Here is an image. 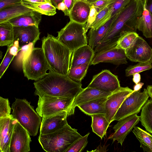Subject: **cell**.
Listing matches in <instances>:
<instances>
[{"mask_svg": "<svg viewBox=\"0 0 152 152\" xmlns=\"http://www.w3.org/2000/svg\"><path fill=\"white\" fill-rule=\"evenodd\" d=\"M144 5L143 0H131L116 16L107 33L94 49L95 53L115 47L120 37L125 33L136 32Z\"/></svg>", "mask_w": 152, "mask_h": 152, "instance_id": "obj_1", "label": "cell"}, {"mask_svg": "<svg viewBox=\"0 0 152 152\" xmlns=\"http://www.w3.org/2000/svg\"><path fill=\"white\" fill-rule=\"evenodd\" d=\"M34 94L61 97L74 98L82 90V84L75 82L67 76L49 70L48 74L34 83Z\"/></svg>", "mask_w": 152, "mask_h": 152, "instance_id": "obj_2", "label": "cell"}, {"mask_svg": "<svg viewBox=\"0 0 152 152\" xmlns=\"http://www.w3.org/2000/svg\"><path fill=\"white\" fill-rule=\"evenodd\" d=\"M42 41V48L50 70L67 76L72 52L56 37L49 34L46 37H44Z\"/></svg>", "mask_w": 152, "mask_h": 152, "instance_id": "obj_3", "label": "cell"}, {"mask_svg": "<svg viewBox=\"0 0 152 152\" xmlns=\"http://www.w3.org/2000/svg\"><path fill=\"white\" fill-rule=\"evenodd\" d=\"M81 136L77 130L68 124L53 133L39 135V142L43 149L47 152H65Z\"/></svg>", "mask_w": 152, "mask_h": 152, "instance_id": "obj_4", "label": "cell"}, {"mask_svg": "<svg viewBox=\"0 0 152 152\" xmlns=\"http://www.w3.org/2000/svg\"><path fill=\"white\" fill-rule=\"evenodd\" d=\"M12 115L32 136H36L40 126L42 117L26 99L15 98L12 105Z\"/></svg>", "mask_w": 152, "mask_h": 152, "instance_id": "obj_5", "label": "cell"}, {"mask_svg": "<svg viewBox=\"0 0 152 152\" xmlns=\"http://www.w3.org/2000/svg\"><path fill=\"white\" fill-rule=\"evenodd\" d=\"M22 67L24 76L36 81L45 77L50 70L42 48H34L24 58Z\"/></svg>", "mask_w": 152, "mask_h": 152, "instance_id": "obj_6", "label": "cell"}, {"mask_svg": "<svg viewBox=\"0 0 152 152\" xmlns=\"http://www.w3.org/2000/svg\"><path fill=\"white\" fill-rule=\"evenodd\" d=\"M86 24L70 20L58 32L57 39L73 52L77 48L88 45Z\"/></svg>", "mask_w": 152, "mask_h": 152, "instance_id": "obj_7", "label": "cell"}, {"mask_svg": "<svg viewBox=\"0 0 152 152\" xmlns=\"http://www.w3.org/2000/svg\"><path fill=\"white\" fill-rule=\"evenodd\" d=\"M74 98L46 95L39 96L36 112L42 118L63 111L68 112L71 115L70 108Z\"/></svg>", "mask_w": 152, "mask_h": 152, "instance_id": "obj_8", "label": "cell"}, {"mask_svg": "<svg viewBox=\"0 0 152 152\" xmlns=\"http://www.w3.org/2000/svg\"><path fill=\"white\" fill-rule=\"evenodd\" d=\"M147 89L133 91L124 100L116 113L114 120L118 121L127 116L138 113L148 101Z\"/></svg>", "mask_w": 152, "mask_h": 152, "instance_id": "obj_9", "label": "cell"}, {"mask_svg": "<svg viewBox=\"0 0 152 152\" xmlns=\"http://www.w3.org/2000/svg\"><path fill=\"white\" fill-rule=\"evenodd\" d=\"M88 87L111 93L121 87L118 76L104 69L94 75Z\"/></svg>", "mask_w": 152, "mask_h": 152, "instance_id": "obj_10", "label": "cell"}, {"mask_svg": "<svg viewBox=\"0 0 152 152\" xmlns=\"http://www.w3.org/2000/svg\"><path fill=\"white\" fill-rule=\"evenodd\" d=\"M133 91L128 87H121L107 96L105 104V117L110 124L114 121V116L124 100Z\"/></svg>", "mask_w": 152, "mask_h": 152, "instance_id": "obj_11", "label": "cell"}, {"mask_svg": "<svg viewBox=\"0 0 152 152\" xmlns=\"http://www.w3.org/2000/svg\"><path fill=\"white\" fill-rule=\"evenodd\" d=\"M125 52L127 58L131 61L145 62L150 61L152 55V48L139 36L131 46L125 50Z\"/></svg>", "mask_w": 152, "mask_h": 152, "instance_id": "obj_12", "label": "cell"}, {"mask_svg": "<svg viewBox=\"0 0 152 152\" xmlns=\"http://www.w3.org/2000/svg\"><path fill=\"white\" fill-rule=\"evenodd\" d=\"M27 131L17 121L15 124L10 145V152H28L31 142Z\"/></svg>", "mask_w": 152, "mask_h": 152, "instance_id": "obj_13", "label": "cell"}, {"mask_svg": "<svg viewBox=\"0 0 152 152\" xmlns=\"http://www.w3.org/2000/svg\"><path fill=\"white\" fill-rule=\"evenodd\" d=\"M140 119V116L135 114L118 121L113 127L114 132L108 139L112 140L113 141H117L122 145L127 136L138 124Z\"/></svg>", "mask_w": 152, "mask_h": 152, "instance_id": "obj_14", "label": "cell"}, {"mask_svg": "<svg viewBox=\"0 0 152 152\" xmlns=\"http://www.w3.org/2000/svg\"><path fill=\"white\" fill-rule=\"evenodd\" d=\"M125 50L115 47L95 53L91 65L108 63L119 65L127 63Z\"/></svg>", "mask_w": 152, "mask_h": 152, "instance_id": "obj_15", "label": "cell"}, {"mask_svg": "<svg viewBox=\"0 0 152 152\" xmlns=\"http://www.w3.org/2000/svg\"><path fill=\"white\" fill-rule=\"evenodd\" d=\"M70 115L66 111H63L55 114L42 118L40 128L39 135L56 132L63 128L68 123L67 118Z\"/></svg>", "mask_w": 152, "mask_h": 152, "instance_id": "obj_16", "label": "cell"}, {"mask_svg": "<svg viewBox=\"0 0 152 152\" xmlns=\"http://www.w3.org/2000/svg\"><path fill=\"white\" fill-rule=\"evenodd\" d=\"M13 42L18 41L21 47L30 43H35L39 39L40 34L38 27L35 26H13Z\"/></svg>", "mask_w": 152, "mask_h": 152, "instance_id": "obj_17", "label": "cell"}, {"mask_svg": "<svg viewBox=\"0 0 152 152\" xmlns=\"http://www.w3.org/2000/svg\"><path fill=\"white\" fill-rule=\"evenodd\" d=\"M111 94L88 86L83 88L74 99L70 108L71 114H74L75 108L78 105L94 99L107 97Z\"/></svg>", "mask_w": 152, "mask_h": 152, "instance_id": "obj_18", "label": "cell"}, {"mask_svg": "<svg viewBox=\"0 0 152 152\" xmlns=\"http://www.w3.org/2000/svg\"><path fill=\"white\" fill-rule=\"evenodd\" d=\"M90 10V4L84 0L75 1L69 13L70 20L80 24H86Z\"/></svg>", "mask_w": 152, "mask_h": 152, "instance_id": "obj_19", "label": "cell"}, {"mask_svg": "<svg viewBox=\"0 0 152 152\" xmlns=\"http://www.w3.org/2000/svg\"><path fill=\"white\" fill-rule=\"evenodd\" d=\"M95 54L94 50L88 45L77 48L72 53L70 68L92 61Z\"/></svg>", "mask_w": 152, "mask_h": 152, "instance_id": "obj_20", "label": "cell"}, {"mask_svg": "<svg viewBox=\"0 0 152 152\" xmlns=\"http://www.w3.org/2000/svg\"><path fill=\"white\" fill-rule=\"evenodd\" d=\"M107 97L94 99L77 107L82 112L88 115H99L105 116V104Z\"/></svg>", "mask_w": 152, "mask_h": 152, "instance_id": "obj_21", "label": "cell"}, {"mask_svg": "<svg viewBox=\"0 0 152 152\" xmlns=\"http://www.w3.org/2000/svg\"><path fill=\"white\" fill-rule=\"evenodd\" d=\"M117 15L113 16L104 24L97 29H90L87 35L88 45L92 49L94 50L105 37L110 28L112 23Z\"/></svg>", "mask_w": 152, "mask_h": 152, "instance_id": "obj_22", "label": "cell"}, {"mask_svg": "<svg viewBox=\"0 0 152 152\" xmlns=\"http://www.w3.org/2000/svg\"><path fill=\"white\" fill-rule=\"evenodd\" d=\"M42 14L33 11L26 13L10 20L8 22L13 26L38 27L42 19Z\"/></svg>", "mask_w": 152, "mask_h": 152, "instance_id": "obj_23", "label": "cell"}, {"mask_svg": "<svg viewBox=\"0 0 152 152\" xmlns=\"http://www.w3.org/2000/svg\"><path fill=\"white\" fill-rule=\"evenodd\" d=\"M33 11L21 3L8 6L0 10V23L8 21L13 18Z\"/></svg>", "mask_w": 152, "mask_h": 152, "instance_id": "obj_24", "label": "cell"}, {"mask_svg": "<svg viewBox=\"0 0 152 152\" xmlns=\"http://www.w3.org/2000/svg\"><path fill=\"white\" fill-rule=\"evenodd\" d=\"M137 29L141 31L145 37L152 38V16L144 4L142 15L138 21Z\"/></svg>", "mask_w": 152, "mask_h": 152, "instance_id": "obj_25", "label": "cell"}, {"mask_svg": "<svg viewBox=\"0 0 152 152\" xmlns=\"http://www.w3.org/2000/svg\"><path fill=\"white\" fill-rule=\"evenodd\" d=\"M132 132L139 141L142 148L145 152H152V134L135 126Z\"/></svg>", "mask_w": 152, "mask_h": 152, "instance_id": "obj_26", "label": "cell"}, {"mask_svg": "<svg viewBox=\"0 0 152 152\" xmlns=\"http://www.w3.org/2000/svg\"><path fill=\"white\" fill-rule=\"evenodd\" d=\"M91 117L92 131L102 139L106 134L107 129L110 124L104 116L94 115H91Z\"/></svg>", "mask_w": 152, "mask_h": 152, "instance_id": "obj_27", "label": "cell"}, {"mask_svg": "<svg viewBox=\"0 0 152 152\" xmlns=\"http://www.w3.org/2000/svg\"><path fill=\"white\" fill-rule=\"evenodd\" d=\"M21 4L41 14L53 16L56 13V8L50 2L44 3H34L23 0Z\"/></svg>", "mask_w": 152, "mask_h": 152, "instance_id": "obj_28", "label": "cell"}, {"mask_svg": "<svg viewBox=\"0 0 152 152\" xmlns=\"http://www.w3.org/2000/svg\"><path fill=\"white\" fill-rule=\"evenodd\" d=\"M13 40L12 25L8 21L0 23V46L8 47Z\"/></svg>", "mask_w": 152, "mask_h": 152, "instance_id": "obj_29", "label": "cell"}, {"mask_svg": "<svg viewBox=\"0 0 152 152\" xmlns=\"http://www.w3.org/2000/svg\"><path fill=\"white\" fill-rule=\"evenodd\" d=\"M140 117L142 125L152 134V99L148 100L143 106Z\"/></svg>", "mask_w": 152, "mask_h": 152, "instance_id": "obj_30", "label": "cell"}, {"mask_svg": "<svg viewBox=\"0 0 152 152\" xmlns=\"http://www.w3.org/2000/svg\"><path fill=\"white\" fill-rule=\"evenodd\" d=\"M91 61L70 68L67 76L72 80L81 83L86 75L88 69Z\"/></svg>", "mask_w": 152, "mask_h": 152, "instance_id": "obj_31", "label": "cell"}, {"mask_svg": "<svg viewBox=\"0 0 152 152\" xmlns=\"http://www.w3.org/2000/svg\"><path fill=\"white\" fill-rule=\"evenodd\" d=\"M138 36L136 32H126L120 37L115 47L125 50L131 46Z\"/></svg>", "mask_w": 152, "mask_h": 152, "instance_id": "obj_32", "label": "cell"}, {"mask_svg": "<svg viewBox=\"0 0 152 152\" xmlns=\"http://www.w3.org/2000/svg\"><path fill=\"white\" fill-rule=\"evenodd\" d=\"M111 18L110 5L99 12L96 16L95 21L91 25V28L94 29H97L104 24Z\"/></svg>", "mask_w": 152, "mask_h": 152, "instance_id": "obj_33", "label": "cell"}, {"mask_svg": "<svg viewBox=\"0 0 152 152\" xmlns=\"http://www.w3.org/2000/svg\"><path fill=\"white\" fill-rule=\"evenodd\" d=\"M152 68V63L149 61L145 62H138V63L130 66L125 70V75L126 77H129L136 73L148 70Z\"/></svg>", "mask_w": 152, "mask_h": 152, "instance_id": "obj_34", "label": "cell"}, {"mask_svg": "<svg viewBox=\"0 0 152 152\" xmlns=\"http://www.w3.org/2000/svg\"><path fill=\"white\" fill-rule=\"evenodd\" d=\"M15 118L12 114L7 117L0 118V145L2 143L4 138L9 130L11 124Z\"/></svg>", "mask_w": 152, "mask_h": 152, "instance_id": "obj_35", "label": "cell"}, {"mask_svg": "<svg viewBox=\"0 0 152 152\" xmlns=\"http://www.w3.org/2000/svg\"><path fill=\"white\" fill-rule=\"evenodd\" d=\"M35 44L33 43H30L21 47V50L16 56L15 61L16 66L19 68L22 66V63L24 58L34 48Z\"/></svg>", "mask_w": 152, "mask_h": 152, "instance_id": "obj_36", "label": "cell"}, {"mask_svg": "<svg viewBox=\"0 0 152 152\" xmlns=\"http://www.w3.org/2000/svg\"><path fill=\"white\" fill-rule=\"evenodd\" d=\"M90 134L88 132L84 136H82L75 141L65 152H82L86 146L88 142V138Z\"/></svg>", "mask_w": 152, "mask_h": 152, "instance_id": "obj_37", "label": "cell"}, {"mask_svg": "<svg viewBox=\"0 0 152 152\" xmlns=\"http://www.w3.org/2000/svg\"><path fill=\"white\" fill-rule=\"evenodd\" d=\"M16 121L17 120L15 118L12 122L9 130L4 137L2 143L0 145L1 152H10V141L14 127Z\"/></svg>", "mask_w": 152, "mask_h": 152, "instance_id": "obj_38", "label": "cell"}, {"mask_svg": "<svg viewBox=\"0 0 152 152\" xmlns=\"http://www.w3.org/2000/svg\"><path fill=\"white\" fill-rule=\"evenodd\" d=\"M131 0H116L110 5L112 18L118 14L129 3Z\"/></svg>", "mask_w": 152, "mask_h": 152, "instance_id": "obj_39", "label": "cell"}, {"mask_svg": "<svg viewBox=\"0 0 152 152\" xmlns=\"http://www.w3.org/2000/svg\"><path fill=\"white\" fill-rule=\"evenodd\" d=\"M10 45L7 47L5 56L0 65V78H1L15 57L9 52Z\"/></svg>", "mask_w": 152, "mask_h": 152, "instance_id": "obj_40", "label": "cell"}, {"mask_svg": "<svg viewBox=\"0 0 152 152\" xmlns=\"http://www.w3.org/2000/svg\"><path fill=\"white\" fill-rule=\"evenodd\" d=\"M11 108L8 99L0 97V118L5 117L11 114Z\"/></svg>", "mask_w": 152, "mask_h": 152, "instance_id": "obj_41", "label": "cell"}, {"mask_svg": "<svg viewBox=\"0 0 152 152\" xmlns=\"http://www.w3.org/2000/svg\"><path fill=\"white\" fill-rule=\"evenodd\" d=\"M100 11V10L98 8L93 5H91L90 12L86 23V33L88 30L91 28V25L96 19V16Z\"/></svg>", "mask_w": 152, "mask_h": 152, "instance_id": "obj_42", "label": "cell"}, {"mask_svg": "<svg viewBox=\"0 0 152 152\" xmlns=\"http://www.w3.org/2000/svg\"><path fill=\"white\" fill-rule=\"evenodd\" d=\"M116 0H99L90 4L91 5L99 8L100 10L111 5Z\"/></svg>", "mask_w": 152, "mask_h": 152, "instance_id": "obj_43", "label": "cell"}, {"mask_svg": "<svg viewBox=\"0 0 152 152\" xmlns=\"http://www.w3.org/2000/svg\"><path fill=\"white\" fill-rule=\"evenodd\" d=\"M23 0H0V10L3 8L15 4L21 3Z\"/></svg>", "mask_w": 152, "mask_h": 152, "instance_id": "obj_44", "label": "cell"}, {"mask_svg": "<svg viewBox=\"0 0 152 152\" xmlns=\"http://www.w3.org/2000/svg\"><path fill=\"white\" fill-rule=\"evenodd\" d=\"M10 45V53L15 56H16L21 48L19 46L18 41H14Z\"/></svg>", "mask_w": 152, "mask_h": 152, "instance_id": "obj_45", "label": "cell"}, {"mask_svg": "<svg viewBox=\"0 0 152 152\" xmlns=\"http://www.w3.org/2000/svg\"><path fill=\"white\" fill-rule=\"evenodd\" d=\"M57 9L58 10H61L63 11L65 16H69V12L63 1L59 3L58 4Z\"/></svg>", "mask_w": 152, "mask_h": 152, "instance_id": "obj_46", "label": "cell"}, {"mask_svg": "<svg viewBox=\"0 0 152 152\" xmlns=\"http://www.w3.org/2000/svg\"><path fill=\"white\" fill-rule=\"evenodd\" d=\"M76 1L75 0H64L63 2L69 13L72 9Z\"/></svg>", "mask_w": 152, "mask_h": 152, "instance_id": "obj_47", "label": "cell"}, {"mask_svg": "<svg viewBox=\"0 0 152 152\" xmlns=\"http://www.w3.org/2000/svg\"><path fill=\"white\" fill-rule=\"evenodd\" d=\"M146 8L152 16V0H143Z\"/></svg>", "mask_w": 152, "mask_h": 152, "instance_id": "obj_48", "label": "cell"}, {"mask_svg": "<svg viewBox=\"0 0 152 152\" xmlns=\"http://www.w3.org/2000/svg\"><path fill=\"white\" fill-rule=\"evenodd\" d=\"M133 75L132 81L135 84H137L140 82L141 80V76L139 73L134 74Z\"/></svg>", "mask_w": 152, "mask_h": 152, "instance_id": "obj_49", "label": "cell"}, {"mask_svg": "<svg viewBox=\"0 0 152 152\" xmlns=\"http://www.w3.org/2000/svg\"><path fill=\"white\" fill-rule=\"evenodd\" d=\"M144 84V83L140 82L135 84L134 86L133 90L134 91H137L141 90Z\"/></svg>", "mask_w": 152, "mask_h": 152, "instance_id": "obj_50", "label": "cell"}, {"mask_svg": "<svg viewBox=\"0 0 152 152\" xmlns=\"http://www.w3.org/2000/svg\"><path fill=\"white\" fill-rule=\"evenodd\" d=\"M51 4L56 9L58 4L60 3L63 1L64 0H48Z\"/></svg>", "mask_w": 152, "mask_h": 152, "instance_id": "obj_51", "label": "cell"}, {"mask_svg": "<svg viewBox=\"0 0 152 152\" xmlns=\"http://www.w3.org/2000/svg\"><path fill=\"white\" fill-rule=\"evenodd\" d=\"M28 2L34 3H44L49 2L48 0H24Z\"/></svg>", "mask_w": 152, "mask_h": 152, "instance_id": "obj_52", "label": "cell"}, {"mask_svg": "<svg viewBox=\"0 0 152 152\" xmlns=\"http://www.w3.org/2000/svg\"><path fill=\"white\" fill-rule=\"evenodd\" d=\"M146 89L149 96L152 99V85L148 86Z\"/></svg>", "mask_w": 152, "mask_h": 152, "instance_id": "obj_53", "label": "cell"}, {"mask_svg": "<svg viewBox=\"0 0 152 152\" xmlns=\"http://www.w3.org/2000/svg\"><path fill=\"white\" fill-rule=\"evenodd\" d=\"M84 0L90 4L93 3L94 2L96 1H97L99 0Z\"/></svg>", "mask_w": 152, "mask_h": 152, "instance_id": "obj_54", "label": "cell"}, {"mask_svg": "<svg viewBox=\"0 0 152 152\" xmlns=\"http://www.w3.org/2000/svg\"><path fill=\"white\" fill-rule=\"evenodd\" d=\"M149 61L152 64V55Z\"/></svg>", "mask_w": 152, "mask_h": 152, "instance_id": "obj_55", "label": "cell"}, {"mask_svg": "<svg viewBox=\"0 0 152 152\" xmlns=\"http://www.w3.org/2000/svg\"><path fill=\"white\" fill-rule=\"evenodd\" d=\"M2 52L1 51H0V59L1 58V56H2Z\"/></svg>", "mask_w": 152, "mask_h": 152, "instance_id": "obj_56", "label": "cell"}, {"mask_svg": "<svg viewBox=\"0 0 152 152\" xmlns=\"http://www.w3.org/2000/svg\"><path fill=\"white\" fill-rule=\"evenodd\" d=\"M75 1H79L81 0H75Z\"/></svg>", "mask_w": 152, "mask_h": 152, "instance_id": "obj_57", "label": "cell"}]
</instances>
